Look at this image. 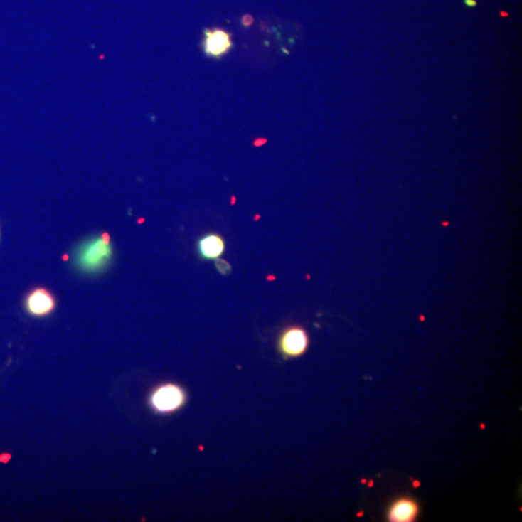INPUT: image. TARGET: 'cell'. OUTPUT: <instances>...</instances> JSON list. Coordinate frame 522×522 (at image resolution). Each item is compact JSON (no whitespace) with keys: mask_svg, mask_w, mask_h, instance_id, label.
<instances>
[{"mask_svg":"<svg viewBox=\"0 0 522 522\" xmlns=\"http://www.w3.org/2000/svg\"><path fill=\"white\" fill-rule=\"evenodd\" d=\"M114 255L110 234L102 233L82 242L74 255V263L85 274H97L107 267Z\"/></svg>","mask_w":522,"mask_h":522,"instance_id":"6da1fadb","label":"cell"},{"mask_svg":"<svg viewBox=\"0 0 522 522\" xmlns=\"http://www.w3.org/2000/svg\"><path fill=\"white\" fill-rule=\"evenodd\" d=\"M24 308L31 316H47L56 308L55 297L46 287H35L26 295L24 299Z\"/></svg>","mask_w":522,"mask_h":522,"instance_id":"7a4b0ae2","label":"cell"},{"mask_svg":"<svg viewBox=\"0 0 522 522\" xmlns=\"http://www.w3.org/2000/svg\"><path fill=\"white\" fill-rule=\"evenodd\" d=\"M185 395L176 385H165L158 388L152 395V405L160 412L176 410L184 403Z\"/></svg>","mask_w":522,"mask_h":522,"instance_id":"3957f363","label":"cell"},{"mask_svg":"<svg viewBox=\"0 0 522 522\" xmlns=\"http://www.w3.org/2000/svg\"><path fill=\"white\" fill-rule=\"evenodd\" d=\"M279 346L282 353L287 356H300L308 348V334L299 326L289 327L282 332Z\"/></svg>","mask_w":522,"mask_h":522,"instance_id":"277c9868","label":"cell"},{"mask_svg":"<svg viewBox=\"0 0 522 522\" xmlns=\"http://www.w3.org/2000/svg\"><path fill=\"white\" fill-rule=\"evenodd\" d=\"M233 48L231 35L222 28L206 29L203 50L209 58H220Z\"/></svg>","mask_w":522,"mask_h":522,"instance_id":"5b68a950","label":"cell"},{"mask_svg":"<svg viewBox=\"0 0 522 522\" xmlns=\"http://www.w3.org/2000/svg\"><path fill=\"white\" fill-rule=\"evenodd\" d=\"M196 251L201 260H215L225 252V241L220 234L208 233L198 240Z\"/></svg>","mask_w":522,"mask_h":522,"instance_id":"8992f818","label":"cell"},{"mask_svg":"<svg viewBox=\"0 0 522 522\" xmlns=\"http://www.w3.org/2000/svg\"><path fill=\"white\" fill-rule=\"evenodd\" d=\"M418 513L419 506L414 500L402 499L390 508L388 519L392 522H411L415 521Z\"/></svg>","mask_w":522,"mask_h":522,"instance_id":"52a82bcc","label":"cell"},{"mask_svg":"<svg viewBox=\"0 0 522 522\" xmlns=\"http://www.w3.org/2000/svg\"><path fill=\"white\" fill-rule=\"evenodd\" d=\"M215 267L217 271L219 272L220 275L228 276L231 273L233 267H231L230 263L228 260H223V258H217L215 260Z\"/></svg>","mask_w":522,"mask_h":522,"instance_id":"ba28073f","label":"cell"}]
</instances>
